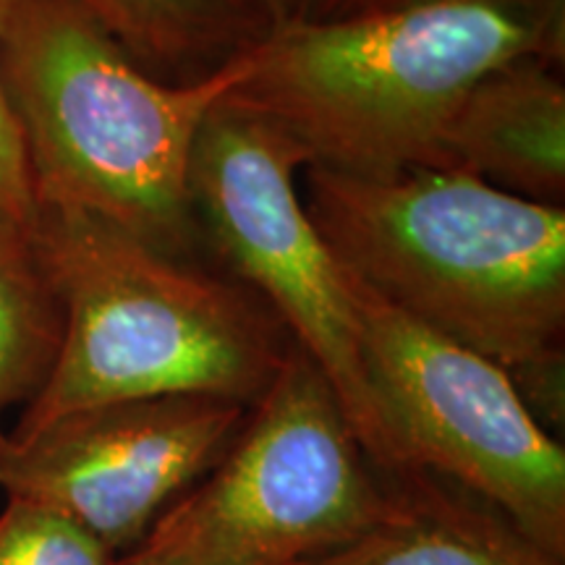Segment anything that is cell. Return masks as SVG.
Here are the masks:
<instances>
[{
  "instance_id": "obj_1",
  "label": "cell",
  "mask_w": 565,
  "mask_h": 565,
  "mask_svg": "<svg viewBox=\"0 0 565 565\" xmlns=\"http://www.w3.org/2000/svg\"><path fill=\"white\" fill-rule=\"evenodd\" d=\"M225 100L291 137L309 166L362 179L445 171L463 97L521 58L565 61V0H404L333 21H282L249 45Z\"/></svg>"
},
{
  "instance_id": "obj_2",
  "label": "cell",
  "mask_w": 565,
  "mask_h": 565,
  "mask_svg": "<svg viewBox=\"0 0 565 565\" xmlns=\"http://www.w3.org/2000/svg\"><path fill=\"white\" fill-rule=\"evenodd\" d=\"M249 45L200 82L171 84L71 0H9L0 76L34 207L87 212L168 254L207 257L189 166L204 118L249 74Z\"/></svg>"
},
{
  "instance_id": "obj_3",
  "label": "cell",
  "mask_w": 565,
  "mask_h": 565,
  "mask_svg": "<svg viewBox=\"0 0 565 565\" xmlns=\"http://www.w3.org/2000/svg\"><path fill=\"white\" fill-rule=\"evenodd\" d=\"M30 238L63 307V341L11 437L160 395L252 408L296 345L263 296L207 257L168 254L87 212L42 204Z\"/></svg>"
},
{
  "instance_id": "obj_4",
  "label": "cell",
  "mask_w": 565,
  "mask_h": 565,
  "mask_svg": "<svg viewBox=\"0 0 565 565\" xmlns=\"http://www.w3.org/2000/svg\"><path fill=\"white\" fill-rule=\"evenodd\" d=\"M309 221L351 278L505 372L565 351V207L461 171L307 166Z\"/></svg>"
},
{
  "instance_id": "obj_5",
  "label": "cell",
  "mask_w": 565,
  "mask_h": 565,
  "mask_svg": "<svg viewBox=\"0 0 565 565\" xmlns=\"http://www.w3.org/2000/svg\"><path fill=\"white\" fill-rule=\"evenodd\" d=\"M385 503L333 385L294 345L223 461L113 565H309L370 532Z\"/></svg>"
},
{
  "instance_id": "obj_6",
  "label": "cell",
  "mask_w": 565,
  "mask_h": 565,
  "mask_svg": "<svg viewBox=\"0 0 565 565\" xmlns=\"http://www.w3.org/2000/svg\"><path fill=\"white\" fill-rule=\"evenodd\" d=\"M307 166L286 131L223 97L194 141V217L215 265L263 296L330 380L372 463L391 469V448L364 377L349 278L299 194Z\"/></svg>"
},
{
  "instance_id": "obj_7",
  "label": "cell",
  "mask_w": 565,
  "mask_h": 565,
  "mask_svg": "<svg viewBox=\"0 0 565 565\" xmlns=\"http://www.w3.org/2000/svg\"><path fill=\"white\" fill-rule=\"evenodd\" d=\"M349 278L362 366L391 469L422 466L505 513L565 561V450L508 372Z\"/></svg>"
},
{
  "instance_id": "obj_8",
  "label": "cell",
  "mask_w": 565,
  "mask_h": 565,
  "mask_svg": "<svg viewBox=\"0 0 565 565\" xmlns=\"http://www.w3.org/2000/svg\"><path fill=\"white\" fill-rule=\"evenodd\" d=\"M249 406L160 395L66 414L0 443V490L68 515L113 557L210 475L242 435Z\"/></svg>"
},
{
  "instance_id": "obj_9",
  "label": "cell",
  "mask_w": 565,
  "mask_h": 565,
  "mask_svg": "<svg viewBox=\"0 0 565 565\" xmlns=\"http://www.w3.org/2000/svg\"><path fill=\"white\" fill-rule=\"evenodd\" d=\"M445 171L477 175L500 192L563 207V61L521 58L479 79L450 121Z\"/></svg>"
},
{
  "instance_id": "obj_10",
  "label": "cell",
  "mask_w": 565,
  "mask_h": 565,
  "mask_svg": "<svg viewBox=\"0 0 565 565\" xmlns=\"http://www.w3.org/2000/svg\"><path fill=\"white\" fill-rule=\"evenodd\" d=\"M380 471L387 503L377 524L309 565H565L466 487L422 466Z\"/></svg>"
},
{
  "instance_id": "obj_11",
  "label": "cell",
  "mask_w": 565,
  "mask_h": 565,
  "mask_svg": "<svg viewBox=\"0 0 565 565\" xmlns=\"http://www.w3.org/2000/svg\"><path fill=\"white\" fill-rule=\"evenodd\" d=\"M95 17L147 74L189 84L215 74L263 26L233 0H71Z\"/></svg>"
},
{
  "instance_id": "obj_12",
  "label": "cell",
  "mask_w": 565,
  "mask_h": 565,
  "mask_svg": "<svg viewBox=\"0 0 565 565\" xmlns=\"http://www.w3.org/2000/svg\"><path fill=\"white\" fill-rule=\"evenodd\" d=\"M63 341V307L30 231L0 212V443L3 414L26 406L51 377Z\"/></svg>"
},
{
  "instance_id": "obj_13",
  "label": "cell",
  "mask_w": 565,
  "mask_h": 565,
  "mask_svg": "<svg viewBox=\"0 0 565 565\" xmlns=\"http://www.w3.org/2000/svg\"><path fill=\"white\" fill-rule=\"evenodd\" d=\"M100 542L53 508L9 498L0 513V565H113Z\"/></svg>"
},
{
  "instance_id": "obj_14",
  "label": "cell",
  "mask_w": 565,
  "mask_h": 565,
  "mask_svg": "<svg viewBox=\"0 0 565 565\" xmlns=\"http://www.w3.org/2000/svg\"><path fill=\"white\" fill-rule=\"evenodd\" d=\"M6 9H9V0H0V30H3ZM34 210L38 207H34L30 166H26L17 118L11 113L3 76H0V212L24 231H30Z\"/></svg>"
},
{
  "instance_id": "obj_15",
  "label": "cell",
  "mask_w": 565,
  "mask_h": 565,
  "mask_svg": "<svg viewBox=\"0 0 565 565\" xmlns=\"http://www.w3.org/2000/svg\"><path fill=\"white\" fill-rule=\"evenodd\" d=\"M508 377L536 424L561 440L565 427V351L515 366Z\"/></svg>"
},
{
  "instance_id": "obj_16",
  "label": "cell",
  "mask_w": 565,
  "mask_h": 565,
  "mask_svg": "<svg viewBox=\"0 0 565 565\" xmlns=\"http://www.w3.org/2000/svg\"><path fill=\"white\" fill-rule=\"evenodd\" d=\"M404 0H282V21H333L391 9ZM280 21V24H282Z\"/></svg>"
},
{
  "instance_id": "obj_17",
  "label": "cell",
  "mask_w": 565,
  "mask_h": 565,
  "mask_svg": "<svg viewBox=\"0 0 565 565\" xmlns=\"http://www.w3.org/2000/svg\"><path fill=\"white\" fill-rule=\"evenodd\" d=\"M242 6L259 21L265 32L282 21V0H242Z\"/></svg>"
},
{
  "instance_id": "obj_18",
  "label": "cell",
  "mask_w": 565,
  "mask_h": 565,
  "mask_svg": "<svg viewBox=\"0 0 565 565\" xmlns=\"http://www.w3.org/2000/svg\"><path fill=\"white\" fill-rule=\"evenodd\" d=\"M233 3H238V6H242V0H233ZM242 9H244V6H242ZM246 11V9H244ZM246 13H249V11H246ZM249 17H252V13H249ZM254 19V17H252ZM254 21H257V19H254ZM257 24H259V21H257Z\"/></svg>"
}]
</instances>
